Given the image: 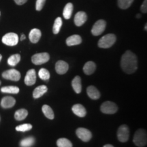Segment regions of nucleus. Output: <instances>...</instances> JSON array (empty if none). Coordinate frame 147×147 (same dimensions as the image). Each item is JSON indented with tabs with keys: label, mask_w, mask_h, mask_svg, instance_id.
Wrapping results in <instances>:
<instances>
[{
	"label": "nucleus",
	"mask_w": 147,
	"mask_h": 147,
	"mask_svg": "<svg viewBox=\"0 0 147 147\" xmlns=\"http://www.w3.org/2000/svg\"><path fill=\"white\" fill-rule=\"evenodd\" d=\"M121 67L126 74H131L138 69V59L136 55L130 51H127L123 55L121 60Z\"/></svg>",
	"instance_id": "nucleus-1"
},
{
	"label": "nucleus",
	"mask_w": 147,
	"mask_h": 147,
	"mask_svg": "<svg viewBox=\"0 0 147 147\" xmlns=\"http://www.w3.org/2000/svg\"><path fill=\"white\" fill-rule=\"evenodd\" d=\"M1 91L3 92V93L17 94L19 92V88L15 87V86H8V87H3L1 88Z\"/></svg>",
	"instance_id": "nucleus-26"
},
{
	"label": "nucleus",
	"mask_w": 147,
	"mask_h": 147,
	"mask_svg": "<svg viewBox=\"0 0 147 147\" xmlns=\"http://www.w3.org/2000/svg\"><path fill=\"white\" fill-rule=\"evenodd\" d=\"M42 112H43L44 115H45V116L47 117V118L51 119V120L55 118V115H54V113H53V110L49 105H47V104L44 105L43 106H42Z\"/></svg>",
	"instance_id": "nucleus-22"
},
{
	"label": "nucleus",
	"mask_w": 147,
	"mask_h": 147,
	"mask_svg": "<svg viewBox=\"0 0 147 147\" xmlns=\"http://www.w3.org/2000/svg\"><path fill=\"white\" fill-rule=\"evenodd\" d=\"M96 69V65L93 61H88L84 64L83 67V71L84 74L87 75H91L92 74L94 73Z\"/></svg>",
	"instance_id": "nucleus-19"
},
{
	"label": "nucleus",
	"mask_w": 147,
	"mask_h": 147,
	"mask_svg": "<svg viewBox=\"0 0 147 147\" xmlns=\"http://www.w3.org/2000/svg\"><path fill=\"white\" fill-rule=\"evenodd\" d=\"M106 27V22L104 20H99L93 25L91 29V33L93 36H97L104 32Z\"/></svg>",
	"instance_id": "nucleus-8"
},
{
	"label": "nucleus",
	"mask_w": 147,
	"mask_h": 147,
	"mask_svg": "<svg viewBox=\"0 0 147 147\" xmlns=\"http://www.w3.org/2000/svg\"><path fill=\"white\" fill-rule=\"evenodd\" d=\"M40 78L43 80H48L50 78V72L45 68H41L38 72Z\"/></svg>",
	"instance_id": "nucleus-31"
},
{
	"label": "nucleus",
	"mask_w": 147,
	"mask_h": 147,
	"mask_svg": "<svg viewBox=\"0 0 147 147\" xmlns=\"http://www.w3.org/2000/svg\"><path fill=\"white\" fill-rule=\"evenodd\" d=\"M129 136V130L126 125H122L119 127L117 131V138L121 142H125L128 140Z\"/></svg>",
	"instance_id": "nucleus-7"
},
{
	"label": "nucleus",
	"mask_w": 147,
	"mask_h": 147,
	"mask_svg": "<svg viewBox=\"0 0 147 147\" xmlns=\"http://www.w3.org/2000/svg\"><path fill=\"white\" fill-rule=\"evenodd\" d=\"M57 145L58 147H72V144L68 139L64 138H59L57 141Z\"/></svg>",
	"instance_id": "nucleus-29"
},
{
	"label": "nucleus",
	"mask_w": 147,
	"mask_h": 147,
	"mask_svg": "<svg viewBox=\"0 0 147 147\" xmlns=\"http://www.w3.org/2000/svg\"><path fill=\"white\" fill-rule=\"evenodd\" d=\"M50 59V55L47 53H37L32 56V61L35 65H41L47 63Z\"/></svg>",
	"instance_id": "nucleus-5"
},
{
	"label": "nucleus",
	"mask_w": 147,
	"mask_h": 147,
	"mask_svg": "<svg viewBox=\"0 0 147 147\" xmlns=\"http://www.w3.org/2000/svg\"><path fill=\"white\" fill-rule=\"evenodd\" d=\"M16 100L14 97L10 96L4 97L1 101V106L3 108H10L15 105Z\"/></svg>",
	"instance_id": "nucleus-15"
},
{
	"label": "nucleus",
	"mask_w": 147,
	"mask_h": 147,
	"mask_svg": "<svg viewBox=\"0 0 147 147\" xmlns=\"http://www.w3.org/2000/svg\"><path fill=\"white\" fill-rule=\"evenodd\" d=\"M48 91V88L46 85H40L36 87L33 92V97L35 99H38L42 97Z\"/></svg>",
	"instance_id": "nucleus-20"
},
{
	"label": "nucleus",
	"mask_w": 147,
	"mask_h": 147,
	"mask_svg": "<svg viewBox=\"0 0 147 147\" xmlns=\"http://www.w3.org/2000/svg\"><path fill=\"white\" fill-rule=\"evenodd\" d=\"M2 76L3 78L7 79V80L18 81L21 78V74L15 69H10L3 71L2 73Z\"/></svg>",
	"instance_id": "nucleus-9"
},
{
	"label": "nucleus",
	"mask_w": 147,
	"mask_h": 147,
	"mask_svg": "<svg viewBox=\"0 0 147 147\" xmlns=\"http://www.w3.org/2000/svg\"><path fill=\"white\" fill-rule=\"evenodd\" d=\"M28 115V111L26 109L18 110L14 114V118L17 121H22L25 119Z\"/></svg>",
	"instance_id": "nucleus-24"
},
{
	"label": "nucleus",
	"mask_w": 147,
	"mask_h": 147,
	"mask_svg": "<svg viewBox=\"0 0 147 147\" xmlns=\"http://www.w3.org/2000/svg\"><path fill=\"white\" fill-rule=\"evenodd\" d=\"M14 1H15V3H16L17 5H23L24 3H25L27 1V0H14Z\"/></svg>",
	"instance_id": "nucleus-35"
},
{
	"label": "nucleus",
	"mask_w": 147,
	"mask_h": 147,
	"mask_svg": "<svg viewBox=\"0 0 147 147\" xmlns=\"http://www.w3.org/2000/svg\"><path fill=\"white\" fill-rule=\"evenodd\" d=\"M71 110H72L73 113L79 117H85L86 114H87L85 108H84L82 104H75V105H74L72 106Z\"/></svg>",
	"instance_id": "nucleus-16"
},
{
	"label": "nucleus",
	"mask_w": 147,
	"mask_h": 147,
	"mask_svg": "<svg viewBox=\"0 0 147 147\" xmlns=\"http://www.w3.org/2000/svg\"><path fill=\"white\" fill-rule=\"evenodd\" d=\"M2 42L7 46L13 47L18 44V37L15 33H8L6 34L2 38Z\"/></svg>",
	"instance_id": "nucleus-6"
},
{
	"label": "nucleus",
	"mask_w": 147,
	"mask_h": 147,
	"mask_svg": "<svg viewBox=\"0 0 147 147\" xmlns=\"http://www.w3.org/2000/svg\"><path fill=\"white\" fill-rule=\"evenodd\" d=\"M41 36H42L41 31H40V29H36V28L32 29L29 35V40H30L31 42H32V43L34 44H36L39 41L40 38H41Z\"/></svg>",
	"instance_id": "nucleus-14"
},
{
	"label": "nucleus",
	"mask_w": 147,
	"mask_h": 147,
	"mask_svg": "<svg viewBox=\"0 0 147 147\" xmlns=\"http://www.w3.org/2000/svg\"><path fill=\"white\" fill-rule=\"evenodd\" d=\"M101 111L104 114H108V115H112V114H115L117 113L118 110V107H117V104L113 102H104L102 104L100 107Z\"/></svg>",
	"instance_id": "nucleus-4"
},
{
	"label": "nucleus",
	"mask_w": 147,
	"mask_h": 147,
	"mask_svg": "<svg viewBox=\"0 0 147 147\" xmlns=\"http://www.w3.org/2000/svg\"><path fill=\"white\" fill-rule=\"evenodd\" d=\"M35 141L36 140L34 137H27L22 140L20 142V146L21 147H31L34 144Z\"/></svg>",
	"instance_id": "nucleus-25"
},
{
	"label": "nucleus",
	"mask_w": 147,
	"mask_h": 147,
	"mask_svg": "<svg viewBox=\"0 0 147 147\" xmlns=\"http://www.w3.org/2000/svg\"><path fill=\"white\" fill-rule=\"evenodd\" d=\"M76 134L78 138H79L83 142H89L92 138L91 132L86 128H78L76 129Z\"/></svg>",
	"instance_id": "nucleus-10"
},
{
	"label": "nucleus",
	"mask_w": 147,
	"mask_h": 147,
	"mask_svg": "<svg viewBox=\"0 0 147 147\" xmlns=\"http://www.w3.org/2000/svg\"><path fill=\"white\" fill-rule=\"evenodd\" d=\"M140 14H137V18H140Z\"/></svg>",
	"instance_id": "nucleus-38"
},
{
	"label": "nucleus",
	"mask_w": 147,
	"mask_h": 147,
	"mask_svg": "<svg viewBox=\"0 0 147 147\" xmlns=\"http://www.w3.org/2000/svg\"><path fill=\"white\" fill-rule=\"evenodd\" d=\"M71 85L74 91L76 93H80L82 91V84H81V78L80 76H77L75 77L71 82Z\"/></svg>",
	"instance_id": "nucleus-21"
},
{
	"label": "nucleus",
	"mask_w": 147,
	"mask_h": 147,
	"mask_svg": "<svg viewBox=\"0 0 147 147\" xmlns=\"http://www.w3.org/2000/svg\"><path fill=\"white\" fill-rule=\"evenodd\" d=\"M0 84H1V81H0Z\"/></svg>",
	"instance_id": "nucleus-41"
},
{
	"label": "nucleus",
	"mask_w": 147,
	"mask_h": 147,
	"mask_svg": "<svg viewBox=\"0 0 147 147\" xmlns=\"http://www.w3.org/2000/svg\"><path fill=\"white\" fill-rule=\"evenodd\" d=\"M133 142L138 147H143L146 146L147 143V136L146 130L139 129L134 135Z\"/></svg>",
	"instance_id": "nucleus-2"
},
{
	"label": "nucleus",
	"mask_w": 147,
	"mask_h": 147,
	"mask_svg": "<svg viewBox=\"0 0 147 147\" xmlns=\"http://www.w3.org/2000/svg\"><path fill=\"white\" fill-rule=\"evenodd\" d=\"M73 11V4L71 3H68L65 5L63 11V16L65 19H69L71 16Z\"/></svg>",
	"instance_id": "nucleus-23"
},
{
	"label": "nucleus",
	"mask_w": 147,
	"mask_h": 147,
	"mask_svg": "<svg viewBox=\"0 0 147 147\" xmlns=\"http://www.w3.org/2000/svg\"><path fill=\"white\" fill-rule=\"evenodd\" d=\"M134 0H118V5L121 9H127L131 6Z\"/></svg>",
	"instance_id": "nucleus-30"
},
{
	"label": "nucleus",
	"mask_w": 147,
	"mask_h": 147,
	"mask_svg": "<svg viewBox=\"0 0 147 147\" xmlns=\"http://www.w3.org/2000/svg\"><path fill=\"white\" fill-rule=\"evenodd\" d=\"M88 96L92 100H98L100 97V93L94 86H89L87 89Z\"/></svg>",
	"instance_id": "nucleus-17"
},
{
	"label": "nucleus",
	"mask_w": 147,
	"mask_h": 147,
	"mask_svg": "<svg viewBox=\"0 0 147 147\" xmlns=\"http://www.w3.org/2000/svg\"><path fill=\"white\" fill-rule=\"evenodd\" d=\"M25 83L27 86H32L36 83V71L34 69H31L27 72L25 78Z\"/></svg>",
	"instance_id": "nucleus-11"
},
{
	"label": "nucleus",
	"mask_w": 147,
	"mask_h": 147,
	"mask_svg": "<svg viewBox=\"0 0 147 147\" xmlns=\"http://www.w3.org/2000/svg\"><path fill=\"white\" fill-rule=\"evenodd\" d=\"M87 15L84 12H77L74 16V23L76 26L80 27L87 21Z\"/></svg>",
	"instance_id": "nucleus-13"
},
{
	"label": "nucleus",
	"mask_w": 147,
	"mask_h": 147,
	"mask_svg": "<svg viewBox=\"0 0 147 147\" xmlns=\"http://www.w3.org/2000/svg\"><path fill=\"white\" fill-rule=\"evenodd\" d=\"M146 25H145V30H146Z\"/></svg>",
	"instance_id": "nucleus-40"
},
{
	"label": "nucleus",
	"mask_w": 147,
	"mask_h": 147,
	"mask_svg": "<svg viewBox=\"0 0 147 147\" xmlns=\"http://www.w3.org/2000/svg\"><path fill=\"white\" fill-rule=\"evenodd\" d=\"M32 125L26 123V124H23V125H21L16 126V130L18 131L24 132V131H29V130L32 129Z\"/></svg>",
	"instance_id": "nucleus-32"
},
{
	"label": "nucleus",
	"mask_w": 147,
	"mask_h": 147,
	"mask_svg": "<svg viewBox=\"0 0 147 147\" xmlns=\"http://www.w3.org/2000/svg\"><path fill=\"white\" fill-rule=\"evenodd\" d=\"M21 60V55L18 54H15L11 55L8 59V63L11 66H15L19 63Z\"/></svg>",
	"instance_id": "nucleus-28"
},
{
	"label": "nucleus",
	"mask_w": 147,
	"mask_h": 147,
	"mask_svg": "<svg viewBox=\"0 0 147 147\" xmlns=\"http://www.w3.org/2000/svg\"><path fill=\"white\" fill-rule=\"evenodd\" d=\"M62 19L60 17H57L55 19L54 25H53V32L54 34H57L59 32L62 26Z\"/></svg>",
	"instance_id": "nucleus-27"
},
{
	"label": "nucleus",
	"mask_w": 147,
	"mask_h": 147,
	"mask_svg": "<svg viewBox=\"0 0 147 147\" xmlns=\"http://www.w3.org/2000/svg\"><path fill=\"white\" fill-rule=\"evenodd\" d=\"M69 69L68 64L64 61H58L55 64V70L59 74H64Z\"/></svg>",
	"instance_id": "nucleus-12"
},
{
	"label": "nucleus",
	"mask_w": 147,
	"mask_h": 147,
	"mask_svg": "<svg viewBox=\"0 0 147 147\" xmlns=\"http://www.w3.org/2000/svg\"><path fill=\"white\" fill-rule=\"evenodd\" d=\"M116 36L113 34H106V36H103L98 42V47L102 49H108L114 45L115 43Z\"/></svg>",
	"instance_id": "nucleus-3"
},
{
	"label": "nucleus",
	"mask_w": 147,
	"mask_h": 147,
	"mask_svg": "<svg viewBox=\"0 0 147 147\" xmlns=\"http://www.w3.org/2000/svg\"><path fill=\"white\" fill-rule=\"evenodd\" d=\"M82 42V38L79 35H73L68 37L66 40V44L69 47L80 45Z\"/></svg>",
	"instance_id": "nucleus-18"
},
{
	"label": "nucleus",
	"mask_w": 147,
	"mask_h": 147,
	"mask_svg": "<svg viewBox=\"0 0 147 147\" xmlns=\"http://www.w3.org/2000/svg\"><path fill=\"white\" fill-rule=\"evenodd\" d=\"M104 147H114V146L111 144H106V145H104Z\"/></svg>",
	"instance_id": "nucleus-37"
},
{
	"label": "nucleus",
	"mask_w": 147,
	"mask_h": 147,
	"mask_svg": "<svg viewBox=\"0 0 147 147\" xmlns=\"http://www.w3.org/2000/svg\"><path fill=\"white\" fill-rule=\"evenodd\" d=\"M25 39V36L24 34H22L21 37V40H23Z\"/></svg>",
	"instance_id": "nucleus-36"
},
{
	"label": "nucleus",
	"mask_w": 147,
	"mask_h": 147,
	"mask_svg": "<svg viewBox=\"0 0 147 147\" xmlns=\"http://www.w3.org/2000/svg\"><path fill=\"white\" fill-rule=\"evenodd\" d=\"M1 59H2V56H1V55H0V61H1Z\"/></svg>",
	"instance_id": "nucleus-39"
},
{
	"label": "nucleus",
	"mask_w": 147,
	"mask_h": 147,
	"mask_svg": "<svg viewBox=\"0 0 147 147\" xmlns=\"http://www.w3.org/2000/svg\"><path fill=\"white\" fill-rule=\"evenodd\" d=\"M46 0H37L36 3V9L37 11H40L43 8Z\"/></svg>",
	"instance_id": "nucleus-33"
},
{
	"label": "nucleus",
	"mask_w": 147,
	"mask_h": 147,
	"mask_svg": "<svg viewBox=\"0 0 147 147\" xmlns=\"http://www.w3.org/2000/svg\"><path fill=\"white\" fill-rule=\"evenodd\" d=\"M140 10L143 13H146L147 12V0H144L143 1L142 5H141Z\"/></svg>",
	"instance_id": "nucleus-34"
}]
</instances>
